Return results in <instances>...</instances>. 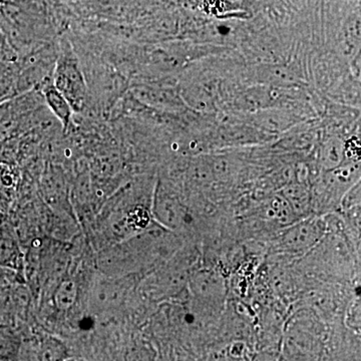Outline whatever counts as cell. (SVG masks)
Masks as SVG:
<instances>
[{
    "instance_id": "6da1fadb",
    "label": "cell",
    "mask_w": 361,
    "mask_h": 361,
    "mask_svg": "<svg viewBox=\"0 0 361 361\" xmlns=\"http://www.w3.org/2000/svg\"><path fill=\"white\" fill-rule=\"evenodd\" d=\"M0 25L20 59L49 42V23L39 0H1Z\"/></svg>"
},
{
    "instance_id": "7a4b0ae2",
    "label": "cell",
    "mask_w": 361,
    "mask_h": 361,
    "mask_svg": "<svg viewBox=\"0 0 361 361\" xmlns=\"http://www.w3.org/2000/svg\"><path fill=\"white\" fill-rule=\"evenodd\" d=\"M52 85L68 99L73 111H82L87 102V84L77 56L66 44L59 47Z\"/></svg>"
},
{
    "instance_id": "3957f363",
    "label": "cell",
    "mask_w": 361,
    "mask_h": 361,
    "mask_svg": "<svg viewBox=\"0 0 361 361\" xmlns=\"http://www.w3.org/2000/svg\"><path fill=\"white\" fill-rule=\"evenodd\" d=\"M322 235V224L317 220L306 221L292 226L280 236L278 248L289 254L310 250Z\"/></svg>"
},
{
    "instance_id": "277c9868",
    "label": "cell",
    "mask_w": 361,
    "mask_h": 361,
    "mask_svg": "<svg viewBox=\"0 0 361 361\" xmlns=\"http://www.w3.org/2000/svg\"><path fill=\"white\" fill-rule=\"evenodd\" d=\"M42 94L47 110L59 121L63 130L68 129L75 113L68 99L54 87V85H47L42 89Z\"/></svg>"
},
{
    "instance_id": "5b68a950",
    "label": "cell",
    "mask_w": 361,
    "mask_h": 361,
    "mask_svg": "<svg viewBox=\"0 0 361 361\" xmlns=\"http://www.w3.org/2000/svg\"><path fill=\"white\" fill-rule=\"evenodd\" d=\"M193 282L197 295L201 296L203 300L208 302L219 301L224 295L222 278L214 271H200L197 273Z\"/></svg>"
},
{
    "instance_id": "8992f818",
    "label": "cell",
    "mask_w": 361,
    "mask_h": 361,
    "mask_svg": "<svg viewBox=\"0 0 361 361\" xmlns=\"http://www.w3.org/2000/svg\"><path fill=\"white\" fill-rule=\"evenodd\" d=\"M155 213L164 224L172 228L180 226V223L184 220V217L186 216L184 209L179 202L172 197L164 194L157 197Z\"/></svg>"
},
{
    "instance_id": "52a82bcc",
    "label": "cell",
    "mask_w": 361,
    "mask_h": 361,
    "mask_svg": "<svg viewBox=\"0 0 361 361\" xmlns=\"http://www.w3.org/2000/svg\"><path fill=\"white\" fill-rule=\"evenodd\" d=\"M16 184L13 169L7 164L0 163V206L9 205L13 200Z\"/></svg>"
},
{
    "instance_id": "ba28073f",
    "label": "cell",
    "mask_w": 361,
    "mask_h": 361,
    "mask_svg": "<svg viewBox=\"0 0 361 361\" xmlns=\"http://www.w3.org/2000/svg\"><path fill=\"white\" fill-rule=\"evenodd\" d=\"M75 296H77V287L71 281H66L61 285L58 292H56V304L63 310L71 307V304L75 302Z\"/></svg>"
},
{
    "instance_id": "9c48e42d",
    "label": "cell",
    "mask_w": 361,
    "mask_h": 361,
    "mask_svg": "<svg viewBox=\"0 0 361 361\" xmlns=\"http://www.w3.org/2000/svg\"><path fill=\"white\" fill-rule=\"evenodd\" d=\"M254 361H282L281 358L273 353H263L256 356Z\"/></svg>"
},
{
    "instance_id": "30bf717a",
    "label": "cell",
    "mask_w": 361,
    "mask_h": 361,
    "mask_svg": "<svg viewBox=\"0 0 361 361\" xmlns=\"http://www.w3.org/2000/svg\"><path fill=\"white\" fill-rule=\"evenodd\" d=\"M2 37H4V35H2L1 25H0V39H2Z\"/></svg>"
},
{
    "instance_id": "8fae6325",
    "label": "cell",
    "mask_w": 361,
    "mask_h": 361,
    "mask_svg": "<svg viewBox=\"0 0 361 361\" xmlns=\"http://www.w3.org/2000/svg\"><path fill=\"white\" fill-rule=\"evenodd\" d=\"M0 1H1V0H0Z\"/></svg>"
}]
</instances>
